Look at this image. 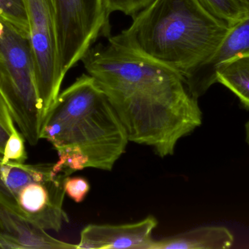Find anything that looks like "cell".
<instances>
[{
    "mask_svg": "<svg viewBox=\"0 0 249 249\" xmlns=\"http://www.w3.org/2000/svg\"><path fill=\"white\" fill-rule=\"evenodd\" d=\"M60 67L64 76L99 37L110 36L105 0H54Z\"/></svg>",
    "mask_w": 249,
    "mask_h": 249,
    "instance_id": "5b68a950",
    "label": "cell"
},
{
    "mask_svg": "<svg viewBox=\"0 0 249 249\" xmlns=\"http://www.w3.org/2000/svg\"><path fill=\"white\" fill-rule=\"evenodd\" d=\"M40 137L53 145L57 165L69 175L86 168L112 171L129 141L106 95L89 74L60 92L44 119Z\"/></svg>",
    "mask_w": 249,
    "mask_h": 249,
    "instance_id": "3957f363",
    "label": "cell"
},
{
    "mask_svg": "<svg viewBox=\"0 0 249 249\" xmlns=\"http://www.w3.org/2000/svg\"><path fill=\"white\" fill-rule=\"evenodd\" d=\"M4 32H5V24L0 20V39H1L3 35H4Z\"/></svg>",
    "mask_w": 249,
    "mask_h": 249,
    "instance_id": "d6986e66",
    "label": "cell"
},
{
    "mask_svg": "<svg viewBox=\"0 0 249 249\" xmlns=\"http://www.w3.org/2000/svg\"><path fill=\"white\" fill-rule=\"evenodd\" d=\"M0 90L22 135L36 146L43 118L30 44L7 24L0 39Z\"/></svg>",
    "mask_w": 249,
    "mask_h": 249,
    "instance_id": "277c9868",
    "label": "cell"
},
{
    "mask_svg": "<svg viewBox=\"0 0 249 249\" xmlns=\"http://www.w3.org/2000/svg\"><path fill=\"white\" fill-rule=\"evenodd\" d=\"M26 4L29 42L44 121L65 77L60 67L55 4L54 0H26Z\"/></svg>",
    "mask_w": 249,
    "mask_h": 249,
    "instance_id": "8992f818",
    "label": "cell"
},
{
    "mask_svg": "<svg viewBox=\"0 0 249 249\" xmlns=\"http://www.w3.org/2000/svg\"><path fill=\"white\" fill-rule=\"evenodd\" d=\"M24 140L21 133H18L17 130L10 134L6 142L4 152L1 155V162L3 163H24L27 159Z\"/></svg>",
    "mask_w": 249,
    "mask_h": 249,
    "instance_id": "5bb4252c",
    "label": "cell"
},
{
    "mask_svg": "<svg viewBox=\"0 0 249 249\" xmlns=\"http://www.w3.org/2000/svg\"><path fill=\"white\" fill-rule=\"evenodd\" d=\"M245 1L248 3L249 10V0ZM243 54H249V15L247 19L231 27L222 45L203 67L195 97L198 99L216 83V70L219 64L232 57Z\"/></svg>",
    "mask_w": 249,
    "mask_h": 249,
    "instance_id": "ba28073f",
    "label": "cell"
},
{
    "mask_svg": "<svg viewBox=\"0 0 249 249\" xmlns=\"http://www.w3.org/2000/svg\"><path fill=\"white\" fill-rule=\"evenodd\" d=\"M158 225L152 216L124 225H89L80 233L77 249H149Z\"/></svg>",
    "mask_w": 249,
    "mask_h": 249,
    "instance_id": "52a82bcc",
    "label": "cell"
},
{
    "mask_svg": "<svg viewBox=\"0 0 249 249\" xmlns=\"http://www.w3.org/2000/svg\"><path fill=\"white\" fill-rule=\"evenodd\" d=\"M8 104L0 90V155L3 154L4 146L10 134L17 129Z\"/></svg>",
    "mask_w": 249,
    "mask_h": 249,
    "instance_id": "2e32d148",
    "label": "cell"
},
{
    "mask_svg": "<svg viewBox=\"0 0 249 249\" xmlns=\"http://www.w3.org/2000/svg\"><path fill=\"white\" fill-rule=\"evenodd\" d=\"M31 224L12 214L0 206V248L20 249V244Z\"/></svg>",
    "mask_w": 249,
    "mask_h": 249,
    "instance_id": "7c38bea8",
    "label": "cell"
},
{
    "mask_svg": "<svg viewBox=\"0 0 249 249\" xmlns=\"http://www.w3.org/2000/svg\"><path fill=\"white\" fill-rule=\"evenodd\" d=\"M230 30L199 0H154L108 40L174 70L196 98L203 67Z\"/></svg>",
    "mask_w": 249,
    "mask_h": 249,
    "instance_id": "7a4b0ae2",
    "label": "cell"
},
{
    "mask_svg": "<svg viewBox=\"0 0 249 249\" xmlns=\"http://www.w3.org/2000/svg\"><path fill=\"white\" fill-rule=\"evenodd\" d=\"M203 7L230 27L247 19L249 15L245 0H199Z\"/></svg>",
    "mask_w": 249,
    "mask_h": 249,
    "instance_id": "8fae6325",
    "label": "cell"
},
{
    "mask_svg": "<svg viewBox=\"0 0 249 249\" xmlns=\"http://www.w3.org/2000/svg\"><path fill=\"white\" fill-rule=\"evenodd\" d=\"M154 0H105V7L109 15L119 11L132 19L146 8Z\"/></svg>",
    "mask_w": 249,
    "mask_h": 249,
    "instance_id": "9a60e30c",
    "label": "cell"
},
{
    "mask_svg": "<svg viewBox=\"0 0 249 249\" xmlns=\"http://www.w3.org/2000/svg\"><path fill=\"white\" fill-rule=\"evenodd\" d=\"M234 235L223 226H204L155 241L149 249H226L234 244Z\"/></svg>",
    "mask_w": 249,
    "mask_h": 249,
    "instance_id": "9c48e42d",
    "label": "cell"
},
{
    "mask_svg": "<svg viewBox=\"0 0 249 249\" xmlns=\"http://www.w3.org/2000/svg\"><path fill=\"white\" fill-rule=\"evenodd\" d=\"M216 77V83L230 89L249 109V54L235 56L219 64Z\"/></svg>",
    "mask_w": 249,
    "mask_h": 249,
    "instance_id": "30bf717a",
    "label": "cell"
},
{
    "mask_svg": "<svg viewBox=\"0 0 249 249\" xmlns=\"http://www.w3.org/2000/svg\"><path fill=\"white\" fill-rule=\"evenodd\" d=\"M81 61L119 116L129 141L166 157L201 125L197 99L171 69L109 40L92 45Z\"/></svg>",
    "mask_w": 249,
    "mask_h": 249,
    "instance_id": "6da1fadb",
    "label": "cell"
},
{
    "mask_svg": "<svg viewBox=\"0 0 249 249\" xmlns=\"http://www.w3.org/2000/svg\"><path fill=\"white\" fill-rule=\"evenodd\" d=\"M245 132H246V141L249 146V120L247 121L245 125Z\"/></svg>",
    "mask_w": 249,
    "mask_h": 249,
    "instance_id": "ac0fdd59",
    "label": "cell"
},
{
    "mask_svg": "<svg viewBox=\"0 0 249 249\" xmlns=\"http://www.w3.org/2000/svg\"><path fill=\"white\" fill-rule=\"evenodd\" d=\"M0 20L29 39L26 0H0Z\"/></svg>",
    "mask_w": 249,
    "mask_h": 249,
    "instance_id": "4fadbf2b",
    "label": "cell"
},
{
    "mask_svg": "<svg viewBox=\"0 0 249 249\" xmlns=\"http://www.w3.org/2000/svg\"><path fill=\"white\" fill-rule=\"evenodd\" d=\"M64 190L67 196L75 203L85 200L90 190V186L86 178L82 177H67L64 183Z\"/></svg>",
    "mask_w": 249,
    "mask_h": 249,
    "instance_id": "e0dca14e",
    "label": "cell"
}]
</instances>
